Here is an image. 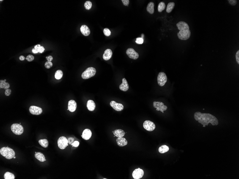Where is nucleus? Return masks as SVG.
Listing matches in <instances>:
<instances>
[{"label": "nucleus", "instance_id": "f257e3e1", "mask_svg": "<svg viewBox=\"0 0 239 179\" xmlns=\"http://www.w3.org/2000/svg\"><path fill=\"white\" fill-rule=\"evenodd\" d=\"M195 119L203 125V127L208 125L210 123L213 125H218V121L216 117L209 113H202L196 112L194 114Z\"/></svg>", "mask_w": 239, "mask_h": 179}, {"label": "nucleus", "instance_id": "f03ea898", "mask_svg": "<svg viewBox=\"0 0 239 179\" xmlns=\"http://www.w3.org/2000/svg\"><path fill=\"white\" fill-rule=\"evenodd\" d=\"M178 28L180 30L177 33L179 38L181 40H187L191 36V32L189 30L188 24L185 22L180 21L177 24Z\"/></svg>", "mask_w": 239, "mask_h": 179}, {"label": "nucleus", "instance_id": "7ed1b4c3", "mask_svg": "<svg viewBox=\"0 0 239 179\" xmlns=\"http://www.w3.org/2000/svg\"><path fill=\"white\" fill-rule=\"evenodd\" d=\"M0 153L8 160L12 159L15 155L14 151L8 147H3L1 148Z\"/></svg>", "mask_w": 239, "mask_h": 179}, {"label": "nucleus", "instance_id": "20e7f679", "mask_svg": "<svg viewBox=\"0 0 239 179\" xmlns=\"http://www.w3.org/2000/svg\"><path fill=\"white\" fill-rule=\"evenodd\" d=\"M96 69L92 67L88 68L82 73V78L84 80L89 79L95 76L96 74Z\"/></svg>", "mask_w": 239, "mask_h": 179}, {"label": "nucleus", "instance_id": "39448f33", "mask_svg": "<svg viewBox=\"0 0 239 179\" xmlns=\"http://www.w3.org/2000/svg\"><path fill=\"white\" fill-rule=\"evenodd\" d=\"M11 129L12 132L15 134L20 135L24 131L23 128L20 124L14 123L12 124L11 126Z\"/></svg>", "mask_w": 239, "mask_h": 179}, {"label": "nucleus", "instance_id": "423d86ee", "mask_svg": "<svg viewBox=\"0 0 239 179\" xmlns=\"http://www.w3.org/2000/svg\"><path fill=\"white\" fill-rule=\"evenodd\" d=\"M167 81V77L165 73L163 72H160L157 78V81L159 85L163 87Z\"/></svg>", "mask_w": 239, "mask_h": 179}, {"label": "nucleus", "instance_id": "0eeeda50", "mask_svg": "<svg viewBox=\"0 0 239 179\" xmlns=\"http://www.w3.org/2000/svg\"><path fill=\"white\" fill-rule=\"evenodd\" d=\"M58 147L61 150L65 149L68 145V141L66 137L64 136L60 137L57 141Z\"/></svg>", "mask_w": 239, "mask_h": 179}, {"label": "nucleus", "instance_id": "6e6552de", "mask_svg": "<svg viewBox=\"0 0 239 179\" xmlns=\"http://www.w3.org/2000/svg\"><path fill=\"white\" fill-rule=\"evenodd\" d=\"M143 126L145 130L150 132L154 131L156 127L154 123L149 120H146L144 121Z\"/></svg>", "mask_w": 239, "mask_h": 179}, {"label": "nucleus", "instance_id": "1a4fd4ad", "mask_svg": "<svg viewBox=\"0 0 239 179\" xmlns=\"http://www.w3.org/2000/svg\"><path fill=\"white\" fill-rule=\"evenodd\" d=\"M153 106L154 108H156L157 111H160L164 113V111L167 110L168 107L165 106L164 103L162 102L154 101L153 102Z\"/></svg>", "mask_w": 239, "mask_h": 179}, {"label": "nucleus", "instance_id": "9d476101", "mask_svg": "<svg viewBox=\"0 0 239 179\" xmlns=\"http://www.w3.org/2000/svg\"><path fill=\"white\" fill-rule=\"evenodd\" d=\"M126 53L130 58L134 60L137 59L139 57V54L132 48H128L126 51Z\"/></svg>", "mask_w": 239, "mask_h": 179}, {"label": "nucleus", "instance_id": "9b49d317", "mask_svg": "<svg viewBox=\"0 0 239 179\" xmlns=\"http://www.w3.org/2000/svg\"><path fill=\"white\" fill-rule=\"evenodd\" d=\"M144 175V171L140 168L135 169L133 172L132 176L134 179H139L142 178Z\"/></svg>", "mask_w": 239, "mask_h": 179}, {"label": "nucleus", "instance_id": "f8f14e48", "mask_svg": "<svg viewBox=\"0 0 239 179\" xmlns=\"http://www.w3.org/2000/svg\"><path fill=\"white\" fill-rule=\"evenodd\" d=\"M30 113L32 115H38L42 113V109L41 108L36 106H31L29 108Z\"/></svg>", "mask_w": 239, "mask_h": 179}, {"label": "nucleus", "instance_id": "ddd939ff", "mask_svg": "<svg viewBox=\"0 0 239 179\" xmlns=\"http://www.w3.org/2000/svg\"><path fill=\"white\" fill-rule=\"evenodd\" d=\"M111 106L117 111H121L123 110L124 106L123 104L119 103L114 101H111L110 103Z\"/></svg>", "mask_w": 239, "mask_h": 179}, {"label": "nucleus", "instance_id": "4468645a", "mask_svg": "<svg viewBox=\"0 0 239 179\" xmlns=\"http://www.w3.org/2000/svg\"><path fill=\"white\" fill-rule=\"evenodd\" d=\"M77 104L76 102L73 100H69L68 102V109L70 112H73L76 110Z\"/></svg>", "mask_w": 239, "mask_h": 179}, {"label": "nucleus", "instance_id": "2eb2a0df", "mask_svg": "<svg viewBox=\"0 0 239 179\" xmlns=\"http://www.w3.org/2000/svg\"><path fill=\"white\" fill-rule=\"evenodd\" d=\"M119 88L120 90L124 92H126L129 90V84L125 78L122 79V83L120 85Z\"/></svg>", "mask_w": 239, "mask_h": 179}, {"label": "nucleus", "instance_id": "dca6fc26", "mask_svg": "<svg viewBox=\"0 0 239 179\" xmlns=\"http://www.w3.org/2000/svg\"><path fill=\"white\" fill-rule=\"evenodd\" d=\"M82 138L85 140H88L91 138L92 132L91 131L88 129H86L84 130L82 133Z\"/></svg>", "mask_w": 239, "mask_h": 179}, {"label": "nucleus", "instance_id": "f3484780", "mask_svg": "<svg viewBox=\"0 0 239 179\" xmlns=\"http://www.w3.org/2000/svg\"><path fill=\"white\" fill-rule=\"evenodd\" d=\"M113 55V52L110 49H107L105 51L103 55V58L105 61H108L110 59Z\"/></svg>", "mask_w": 239, "mask_h": 179}, {"label": "nucleus", "instance_id": "a211bd4d", "mask_svg": "<svg viewBox=\"0 0 239 179\" xmlns=\"http://www.w3.org/2000/svg\"><path fill=\"white\" fill-rule=\"evenodd\" d=\"M80 31L82 34L85 36H89L90 33V30L89 28L85 25H82L80 28Z\"/></svg>", "mask_w": 239, "mask_h": 179}, {"label": "nucleus", "instance_id": "6ab92c4d", "mask_svg": "<svg viewBox=\"0 0 239 179\" xmlns=\"http://www.w3.org/2000/svg\"><path fill=\"white\" fill-rule=\"evenodd\" d=\"M116 142L117 145L120 147H124L128 144L126 139L123 137L118 138L117 139Z\"/></svg>", "mask_w": 239, "mask_h": 179}, {"label": "nucleus", "instance_id": "aec40b11", "mask_svg": "<svg viewBox=\"0 0 239 179\" xmlns=\"http://www.w3.org/2000/svg\"><path fill=\"white\" fill-rule=\"evenodd\" d=\"M87 107L89 111H93L95 109L96 104L93 100H89L87 102Z\"/></svg>", "mask_w": 239, "mask_h": 179}, {"label": "nucleus", "instance_id": "412c9836", "mask_svg": "<svg viewBox=\"0 0 239 179\" xmlns=\"http://www.w3.org/2000/svg\"><path fill=\"white\" fill-rule=\"evenodd\" d=\"M115 137H122L125 135V133L123 130L121 129H116L112 132Z\"/></svg>", "mask_w": 239, "mask_h": 179}, {"label": "nucleus", "instance_id": "4be33fe9", "mask_svg": "<svg viewBox=\"0 0 239 179\" xmlns=\"http://www.w3.org/2000/svg\"><path fill=\"white\" fill-rule=\"evenodd\" d=\"M35 157L37 160L41 162L46 161L45 157L43 154L40 152H35Z\"/></svg>", "mask_w": 239, "mask_h": 179}, {"label": "nucleus", "instance_id": "5701e85b", "mask_svg": "<svg viewBox=\"0 0 239 179\" xmlns=\"http://www.w3.org/2000/svg\"><path fill=\"white\" fill-rule=\"evenodd\" d=\"M154 4L153 2H150L148 4L146 10L148 13L150 14H153L154 12Z\"/></svg>", "mask_w": 239, "mask_h": 179}, {"label": "nucleus", "instance_id": "b1692460", "mask_svg": "<svg viewBox=\"0 0 239 179\" xmlns=\"http://www.w3.org/2000/svg\"><path fill=\"white\" fill-rule=\"evenodd\" d=\"M6 80L0 81V88H3L4 90L8 89L10 87V84L9 83H6Z\"/></svg>", "mask_w": 239, "mask_h": 179}, {"label": "nucleus", "instance_id": "393cba45", "mask_svg": "<svg viewBox=\"0 0 239 179\" xmlns=\"http://www.w3.org/2000/svg\"><path fill=\"white\" fill-rule=\"evenodd\" d=\"M169 150V147L166 145H162L159 148V152L160 153H164Z\"/></svg>", "mask_w": 239, "mask_h": 179}, {"label": "nucleus", "instance_id": "a878e982", "mask_svg": "<svg viewBox=\"0 0 239 179\" xmlns=\"http://www.w3.org/2000/svg\"><path fill=\"white\" fill-rule=\"evenodd\" d=\"M175 4L174 2H170L168 4L166 7V11L168 13H170L172 12L174 8Z\"/></svg>", "mask_w": 239, "mask_h": 179}, {"label": "nucleus", "instance_id": "bb28decb", "mask_svg": "<svg viewBox=\"0 0 239 179\" xmlns=\"http://www.w3.org/2000/svg\"><path fill=\"white\" fill-rule=\"evenodd\" d=\"M39 144L42 147L44 148H47L48 145V142L46 139H41L39 140L38 141Z\"/></svg>", "mask_w": 239, "mask_h": 179}, {"label": "nucleus", "instance_id": "cd10ccee", "mask_svg": "<svg viewBox=\"0 0 239 179\" xmlns=\"http://www.w3.org/2000/svg\"><path fill=\"white\" fill-rule=\"evenodd\" d=\"M63 75V73L62 71L60 70H57L55 74V77L56 80H60L62 77Z\"/></svg>", "mask_w": 239, "mask_h": 179}, {"label": "nucleus", "instance_id": "c85d7f7f", "mask_svg": "<svg viewBox=\"0 0 239 179\" xmlns=\"http://www.w3.org/2000/svg\"><path fill=\"white\" fill-rule=\"evenodd\" d=\"M165 3L164 2H160L158 6V11L159 12H162L165 9Z\"/></svg>", "mask_w": 239, "mask_h": 179}, {"label": "nucleus", "instance_id": "c756f323", "mask_svg": "<svg viewBox=\"0 0 239 179\" xmlns=\"http://www.w3.org/2000/svg\"><path fill=\"white\" fill-rule=\"evenodd\" d=\"M4 178L5 179H14L15 176L13 173L10 172H7L4 174Z\"/></svg>", "mask_w": 239, "mask_h": 179}, {"label": "nucleus", "instance_id": "7c9ffc66", "mask_svg": "<svg viewBox=\"0 0 239 179\" xmlns=\"http://www.w3.org/2000/svg\"><path fill=\"white\" fill-rule=\"evenodd\" d=\"M34 48L37 50L38 52V53H41L44 52L45 50L44 47L43 46H41L40 45H35L34 46Z\"/></svg>", "mask_w": 239, "mask_h": 179}, {"label": "nucleus", "instance_id": "2f4dec72", "mask_svg": "<svg viewBox=\"0 0 239 179\" xmlns=\"http://www.w3.org/2000/svg\"><path fill=\"white\" fill-rule=\"evenodd\" d=\"M84 6L85 9H86L88 10L90 9H91L92 6V4L91 1H86L85 3Z\"/></svg>", "mask_w": 239, "mask_h": 179}, {"label": "nucleus", "instance_id": "473e14b6", "mask_svg": "<svg viewBox=\"0 0 239 179\" xmlns=\"http://www.w3.org/2000/svg\"><path fill=\"white\" fill-rule=\"evenodd\" d=\"M104 34L107 36H110L111 35V32L109 29L107 28H105L103 30Z\"/></svg>", "mask_w": 239, "mask_h": 179}, {"label": "nucleus", "instance_id": "72a5a7b5", "mask_svg": "<svg viewBox=\"0 0 239 179\" xmlns=\"http://www.w3.org/2000/svg\"><path fill=\"white\" fill-rule=\"evenodd\" d=\"M45 67L47 69H49L53 66V63L51 62L47 61L45 64Z\"/></svg>", "mask_w": 239, "mask_h": 179}, {"label": "nucleus", "instance_id": "f704fd0d", "mask_svg": "<svg viewBox=\"0 0 239 179\" xmlns=\"http://www.w3.org/2000/svg\"><path fill=\"white\" fill-rule=\"evenodd\" d=\"M26 59H27V60L28 62H29L32 61L34 59V56L32 55H29L26 58Z\"/></svg>", "mask_w": 239, "mask_h": 179}, {"label": "nucleus", "instance_id": "c9c22d12", "mask_svg": "<svg viewBox=\"0 0 239 179\" xmlns=\"http://www.w3.org/2000/svg\"><path fill=\"white\" fill-rule=\"evenodd\" d=\"M143 42V39L142 38H136V43L137 44L141 45L142 44Z\"/></svg>", "mask_w": 239, "mask_h": 179}, {"label": "nucleus", "instance_id": "e433bc0d", "mask_svg": "<svg viewBox=\"0 0 239 179\" xmlns=\"http://www.w3.org/2000/svg\"><path fill=\"white\" fill-rule=\"evenodd\" d=\"M228 1L229 3L232 6H235L237 3V1L236 0H229Z\"/></svg>", "mask_w": 239, "mask_h": 179}, {"label": "nucleus", "instance_id": "4c0bfd02", "mask_svg": "<svg viewBox=\"0 0 239 179\" xmlns=\"http://www.w3.org/2000/svg\"><path fill=\"white\" fill-rule=\"evenodd\" d=\"M79 144H80V143H79V142L78 141H75L71 145H72V147H78Z\"/></svg>", "mask_w": 239, "mask_h": 179}, {"label": "nucleus", "instance_id": "58836bf2", "mask_svg": "<svg viewBox=\"0 0 239 179\" xmlns=\"http://www.w3.org/2000/svg\"><path fill=\"white\" fill-rule=\"evenodd\" d=\"M11 90L10 89H7L5 90V94L7 96H9L11 94Z\"/></svg>", "mask_w": 239, "mask_h": 179}, {"label": "nucleus", "instance_id": "ea45409f", "mask_svg": "<svg viewBox=\"0 0 239 179\" xmlns=\"http://www.w3.org/2000/svg\"><path fill=\"white\" fill-rule=\"evenodd\" d=\"M121 1L123 2L124 5L125 6H128L130 3L129 0H122Z\"/></svg>", "mask_w": 239, "mask_h": 179}, {"label": "nucleus", "instance_id": "a19ab883", "mask_svg": "<svg viewBox=\"0 0 239 179\" xmlns=\"http://www.w3.org/2000/svg\"><path fill=\"white\" fill-rule=\"evenodd\" d=\"M236 60L238 64H239V51H238L236 53Z\"/></svg>", "mask_w": 239, "mask_h": 179}, {"label": "nucleus", "instance_id": "79ce46f5", "mask_svg": "<svg viewBox=\"0 0 239 179\" xmlns=\"http://www.w3.org/2000/svg\"><path fill=\"white\" fill-rule=\"evenodd\" d=\"M68 143L69 144H71L74 142V139L72 137H70L68 138Z\"/></svg>", "mask_w": 239, "mask_h": 179}, {"label": "nucleus", "instance_id": "37998d69", "mask_svg": "<svg viewBox=\"0 0 239 179\" xmlns=\"http://www.w3.org/2000/svg\"><path fill=\"white\" fill-rule=\"evenodd\" d=\"M46 58H47L48 61L51 62L52 61L53 59V58L52 57L51 55H49V56H48V57H46Z\"/></svg>", "mask_w": 239, "mask_h": 179}, {"label": "nucleus", "instance_id": "c03bdc74", "mask_svg": "<svg viewBox=\"0 0 239 179\" xmlns=\"http://www.w3.org/2000/svg\"><path fill=\"white\" fill-rule=\"evenodd\" d=\"M19 59L21 61H24L25 59V57L23 55H21V56H20L19 57Z\"/></svg>", "mask_w": 239, "mask_h": 179}, {"label": "nucleus", "instance_id": "a18cd8bd", "mask_svg": "<svg viewBox=\"0 0 239 179\" xmlns=\"http://www.w3.org/2000/svg\"><path fill=\"white\" fill-rule=\"evenodd\" d=\"M32 52L34 54H36V53H38V52L37 50H36V49H35L34 48L32 50Z\"/></svg>", "mask_w": 239, "mask_h": 179}, {"label": "nucleus", "instance_id": "49530a36", "mask_svg": "<svg viewBox=\"0 0 239 179\" xmlns=\"http://www.w3.org/2000/svg\"><path fill=\"white\" fill-rule=\"evenodd\" d=\"M16 158V157H15V156H14V159H15V158Z\"/></svg>", "mask_w": 239, "mask_h": 179}]
</instances>
